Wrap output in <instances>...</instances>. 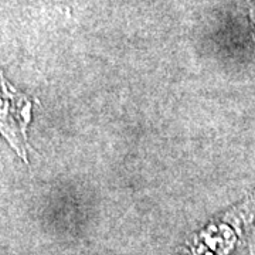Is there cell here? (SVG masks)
I'll use <instances>...</instances> for the list:
<instances>
[{
  "instance_id": "cell-1",
  "label": "cell",
  "mask_w": 255,
  "mask_h": 255,
  "mask_svg": "<svg viewBox=\"0 0 255 255\" xmlns=\"http://www.w3.org/2000/svg\"><path fill=\"white\" fill-rule=\"evenodd\" d=\"M33 102L18 92L0 71V135L13 150L27 162V128L31 121Z\"/></svg>"
},
{
  "instance_id": "cell-2",
  "label": "cell",
  "mask_w": 255,
  "mask_h": 255,
  "mask_svg": "<svg viewBox=\"0 0 255 255\" xmlns=\"http://www.w3.org/2000/svg\"><path fill=\"white\" fill-rule=\"evenodd\" d=\"M250 16H251V20H253V23H254L255 26V1L253 3V7L250 10Z\"/></svg>"
}]
</instances>
